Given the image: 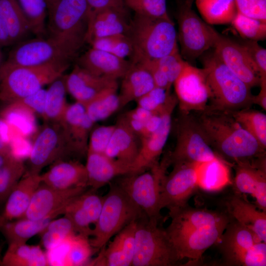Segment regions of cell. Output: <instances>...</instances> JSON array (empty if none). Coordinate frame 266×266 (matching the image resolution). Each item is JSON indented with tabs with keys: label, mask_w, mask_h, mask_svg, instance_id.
Wrapping results in <instances>:
<instances>
[{
	"label": "cell",
	"mask_w": 266,
	"mask_h": 266,
	"mask_svg": "<svg viewBox=\"0 0 266 266\" xmlns=\"http://www.w3.org/2000/svg\"><path fill=\"white\" fill-rule=\"evenodd\" d=\"M76 233L71 221L64 216L52 220L39 234L42 246L49 251L57 247Z\"/></svg>",
	"instance_id": "b9f144b4"
},
{
	"label": "cell",
	"mask_w": 266,
	"mask_h": 266,
	"mask_svg": "<svg viewBox=\"0 0 266 266\" xmlns=\"http://www.w3.org/2000/svg\"><path fill=\"white\" fill-rule=\"evenodd\" d=\"M66 248L61 265L88 266L91 256L96 252L90 244L89 237L79 233L69 238Z\"/></svg>",
	"instance_id": "ab89813d"
},
{
	"label": "cell",
	"mask_w": 266,
	"mask_h": 266,
	"mask_svg": "<svg viewBox=\"0 0 266 266\" xmlns=\"http://www.w3.org/2000/svg\"><path fill=\"white\" fill-rule=\"evenodd\" d=\"M234 188L240 193L251 195L255 205L266 212V169L252 163L234 165Z\"/></svg>",
	"instance_id": "484cf974"
},
{
	"label": "cell",
	"mask_w": 266,
	"mask_h": 266,
	"mask_svg": "<svg viewBox=\"0 0 266 266\" xmlns=\"http://www.w3.org/2000/svg\"><path fill=\"white\" fill-rule=\"evenodd\" d=\"M127 35L132 44L133 63L157 60L178 47L170 17L151 18L134 14Z\"/></svg>",
	"instance_id": "3957f363"
},
{
	"label": "cell",
	"mask_w": 266,
	"mask_h": 266,
	"mask_svg": "<svg viewBox=\"0 0 266 266\" xmlns=\"http://www.w3.org/2000/svg\"><path fill=\"white\" fill-rule=\"evenodd\" d=\"M12 44L6 26L0 16V50Z\"/></svg>",
	"instance_id": "91938a15"
},
{
	"label": "cell",
	"mask_w": 266,
	"mask_h": 266,
	"mask_svg": "<svg viewBox=\"0 0 266 266\" xmlns=\"http://www.w3.org/2000/svg\"><path fill=\"white\" fill-rule=\"evenodd\" d=\"M230 112L240 125L258 141L263 148L266 149V114L249 108Z\"/></svg>",
	"instance_id": "60d3db41"
},
{
	"label": "cell",
	"mask_w": 266,
	"mask_h": 266,
	"mask_svg": "<svg viewBox=\"0 0 266 266\" xmlns=\"http://www.w3.org/2000/svg\"><path fill=\"white\" fill-rule=\"evenodd\" d=\"M55 217L40 220L22 218L6 222L0 226V230L9 243H26L33 236L40 233Z\"/></svg>",
	"instance_id": "e575fe53"
},
{
	"label": "cell",
	"mask_w": 266,
	"mask_h": 266,
	"mask_svg": "<svg viewBox=\"0 0 266 266\" xmlns=\"http://www.w3.org/2000/svg\"><path fill=\"white\" fill-rule=\"evenodd\" d=\"M66 84L67 92L83 105L102 91L118 86L117 80L95 75L77 64L66 75Z\"/></svg>",
	"instance_id": "7402d4cb"
},
{
	"label": "cell",
	"mask_w": 266,
	"mask_h": 266,
	"mask_svg": "<svg viewBox=\"0 0 266 266\" xmlns=\"http://www.w3.org/2000/svg\"><path fill=\"white\" fill-rule=\"evenodd\" d=\"M89 8V16L107 8L126 9L123 0H86Z\"/></svg>",
	"instance_id": "6f0895ef"
},
{
	"label": "cell",
	"mask_w": 266,
	"mask_h": 266,
	"mask_svg": "<svg viewBox=\"0 0 266 266\" xmlns=\"http://www.w3.org/2000/svg\"><path fill=\"white\" fill-rule=\"evenodd\" d=\"M4 55L1 50H0V68L4 62Z\"/></svg>",
	"instance_id": "be15d7a7"
},
{
	"label": "cell",
	"mask_w": 266,
	"mask_h": 266,
	"mask_svg": "<svg viewBox=\"0 0 266 266\" xmlns=\"http://www.w3.org/2000/svg\"><path fill=\"white\" fill-rule=\"evenodd\" d=\"M193 1L187 0L177 17V41L180 54L193 61L213 48L215 30L201 19L192 8Z\"/></svg>",
	"instance_id": "4fadbf2b"
},
{
	"label": "cell",
	"mask_w": 266,
	"mask_h": 266,
	"mask_svg": "<svg viewBox=\"0 0 266 266\" xmlns=\"http://www.w3.org/2000/svg\"><path fill=\"white\" fill-rule=\"evenodd\" d=\"M201 113L197 119L210 145L232 166L266 156V149L230 112L206 109Z\"/></svg>",
	"instance_id": "7a4b0ae2"
},
{
	"label": "cell",
	"mask_w": 266,
	"mask_h": 266,
	"mask_svg": "<svg viewBox=\"0 0 266 266\" xmlns=\"http://www.w3.org/2000/svg\"><path fill=\"white\" fill-rule=\"evenodd\" d=\"M86 189L87 187H76L61 189L41 182L33 196L24 217L32 220H40L50 216L55 218L64 214L66 205Z\"/></svg>",
	"instance_id": "ac0fdd59"
},
{
	"label": "cell",
	"mask_w": 266,
	"mask_h": 266,
	"mask_svg": "<svg viewBox=\"0 0 266 266\" xmlns=\"http://www.w3.org/2000/svg\"><path fill=\"white\" fill-rule=\"evenodd\" d=\"M0 68V76L18 66H42L53 63L70 62L78 51L52 37H38L17 43Z\"/></svg>",
	"instance_id": "30bf717a"
},
{
	"label": "cell",
	"mask_w": 266,
	"mask_h": 266,
	"mask_svg": "<svg viewBox=\"0 0 266 266\" xmlns=\"http://www.w3.org/2000/svg\"><path fill=\"white\" fill-rule=\"evenodd\" d=\"M0 16L12 44L25 40L32 33L29 22L17 0H0Z\"/></svg>",
	"instance_id": "836d02e7"
},
{
	"label": "cell",
	"mask_w": 266,
	"mask_h": 266,
	"mask_svg": "<svg viewBox=\"0 0 266 266\" xmlns=\"http://www.w3.org/2000/svg\"><path fill=\"white\" fill-rule=\"evenodd\" d=\"M67 155L66 144L60 124L45 122L31 146L26 172L40 174L44 167Z\"/></svg>",
	"instance_id": "5bb4252c"
},
{
	"label": "cell",
	"mask_w": 266,
	"mask_h": 266,
	"mask_svg": "<svg viewBox=\"0 0 266 266\" xmlns=\"http://www.w3.org/2000/svg\"><path fill=\"white\" fill-rule=\"evenodd\" d=\"M24 13L32 33L38 37L47 33L46 18L47 6L45 0H17Z\"/></svg>",
	"instance_id": "ee69618b"
},
{
	"label": "cell",
	"mask_w": 266,
	"mask_h": 266,
	"mask_svg": "<svg viewBox=\"0 0 266 266\" xmlns=\"http://www.w3.org/2000/svg\"><path fill=\"white\" fill-rule=\"evenodd\" d=\"M260 91L258 95L253 96L252 104H255L266 110V79L261 80Z\"/></svg>",
	"instance_id": "680465c9"
},
{
	"label": "cell",
	"mask_w": 266,
	"mask_h": 266,
	"mask_svg": "<svg viewBox=\"0 0 266 266\" xmlns=\"http://www.w3.org/2000/svg\"><path fill=\"white\" fill-rule=\"evenodd\" d=\"M13 155L11 150L0 151V167L7 162Z\"/></svg>",
	"instance_id": "94428289"
},
{
	"label": "cell",
	"mask_w": 266,
	"mask_h": 266,
	"mask_svg": "<svg viewBox=\"0 0 266 266\" xmlns=\"http://www.w3.org/2000/svg\"><path fill=\"white\" fill-rule=\"evenodd\" d=\"M68 63L12 68L0 76V101L6 105L35 93L64 74Z\"/></svg>",
	"instance_id": "52a82bcc"
},
{
	"label": "cell",
	"mask_w": 266,
	"mask_h": 266,
	"mask_svg": "<svg viewBox=\"0 0 266 266\" xmlns=\"http://www.w3.org/2000/svg\"><path fill=\"white\" fill-rule=\"evenodd\" d=\"M118 93L120 108L136 100L153 88L155 85L149 71L138 63H132L122 78Z\"/></svg>",
	"instance_id": "f546056e"
},
{
	"label": "cell",
	"mask_w": 266,
	"mask_h": 266,
	"mask_svg": "<svg viewBox=\"0 0 266 266\" xmlns=\"http://www.w3.org/2000/svg\"><path fill=\"white\" fill-rule=\"evenodd\" d=\"M196 163H177L173 165L170 173L163 178L161 187V207L169 212L187 205L189 198L198 186Z\"/></svg>",
	"instance_id": "9a60e30c"
},
{
	"label": "cell",
	"mask_w": 266,
	"mask_h": 266,
	"mask_svg": "<svg viewBox=\"0 0 266 266\" xmlns=\"http://www.w3.org/2000/svg\"><path fill=\"white\" fill-rule=\"evenodd\" d=\"M26 170V166L22 159L14 155L0 167V205L4 203Z\"/></svg>",
	"instance_id": "7bdbcfd3"
},
{
	"label": "cell",
	"mask_w": 266,
	"mask_h": 266,
	"mask_svg": "<svg viewBox=\"0 0 266 266\" xmlns=\"http://www.w3.org/2000/svg\"><path fill=\"white\" fill-rule=\"evenodd\" d=\"M41 183L40 174L25 172L4 203L0 215V226L6 222L24 217L33 196Z\"/></svg>",
	"instance_id": "cb8c5ba5"
},
{
	"label": "cell",
	"mask_w": 266,
	"mask_h": 266,
	"mask_svg": "<svg viewBox=\"0 0 266 266\" xmlns=\"http://www.w3.org/2000/svg\"><path fill=\"white\" fill-rule=\"evenodd\" d=\"M131 64L126 59L91 47L78 58L77 64L95 75L117 80Z\"/></svg>",
	"instance_id": "d4e9b609"
},
{
	"label": "cell",
	"mask_w": 266,
	"mask_h": 266,
	"mask_svg": "<svg viewBox=\"0 0 266 266\" xmlns=\"http://www.w3.org/2000/svg\"><path fill=\"white\" fill-rule=\"evenodd\" d=\"M46 97V90L41 89L16 101L25 106L35 114L43 118Z\"/></svg>",
	"instance_id": "9f6ffc18"
},
{
	"label": "cell",
	"mask_w": 266,
	"mask_h": 266,
	"mask_svg": "<svg viewBox=\"0 0 266 266\" xmlns=\"http://www.w3.org/2000/svg\"><path fill=\"white\" fill-rule=\"evenodd\" d=\"M203 20L210 25L231 24L237 9L234 0H195Z\"/></svg>",
	"instance_id": "d590c367"
},
{
	"label": "cell",
	"mask_w": 266,
	"mask_h": 266,
	"mask_svg": "<svg viewBox=\"0 0 266 266\" xmlns=\"http://www.w3.org/2000/svg\"><path fill=\"white\" fill-rule=\"evenodd\" d=\"M40 176L42 183L55 188L88 187L85 166L78 161H57Z\"/></svg>",
	"instance_id": "4316f807"
},
{
	"label": "cell",
	"mask_w": 266,
	"mask_h": 266,
	"mask_svg": "<svg viewBox=\"0 0 266 266\" xmlns=\"http://www.w3.org/2000/svg\"><path fill=\"white\" fill-rule=\"evenodd\" d=\"M86 158L87 186L94 190L109 183L115 177L131 173V165L104 154L87 151Z\"/></svg>",
	"instance_id": "603a6c76"
},
{
	"label": "cell",
	"mask_w": 266,
	"mask_h": 266,
	"mask_svg": "<svg viewBox=\"0 0 266 266\" xmlns=\"http://www.w3.org/2000/svg\"><path fill=\"white\" fill-rule=\"evenodd\" d=\"M11 150L10 147L7 145L6 143L2 138L0 134V151H5Z\"/></svg>",
	"instance_id": "6125c7cd"
},
{
	"label": "cell",
	"mask_w": 266,
	"mask_h": 266,
	"mask_svg": "<svg viewBox=\"0 0 266 266\" xmlns=\"http://www.w3.org/2000/svg\"><path fill=\"white\" fill-rule=\"evenodd\" d=\"M228 206L230 214L236 221L266 243V212L237 195L230 200Z\"/></svg>",
	"instance_id": "4dcf8cb0"
},
{
	"label": "cell",
	"mask_w": 266,
	"mask_h": 266,
	"mask_svg": "<svg viewBox=\"0 0 266 266\" xmlns=\"http://www.w3.org/2000/svg\"><path fill=\"white\" fill-rule=\"evenodd\" d=\"M125 6L135 14L151 18L169 17L166 0H123Z\"/></svg>",
	"instance_id": "7dc6e473"
},
{
	"label": "cell",
	"mask_w": 266,
	"mask_h": 266,
	"mask_svg": "<svg viewBox=\"0 0 266 266\" xmlns=\"http://www.w3.org/2000/svg\"><path fill=\"white\" fill-rule=\"evenodd\" d=\"M173 85L181 114L201 112L206 109L210 95L202 68L188 62Z\"/></svg>",
	"instance_id": "2e32d148"
},
{
	"label": "cell",
	"mask_w": 266,
	"mask_h": 266,
	"mask_svg": "<svg viewBox=\"0 0 266 266\" xmlns=\"http://www.w3.org/2000/svg\"><path fill=\"white\" fill-rule=\"evenodd\" d=\"M104 154L131 165L137 157L140 146L137 134L128 123L124 116L117 120Z\"/></svg>",
	"instance_id": "83f0119b"
},
{
	"label": "cell",
	"mask_w": 266,
	"mask_h": 266,
	"mask_svg": "<svg viewBox=\"0 0 266 266\" xmlns=\"http://www.w3.org/2000/svg\"><path fill=\"white\" fill-rule=\"evenodd\" d=\"M6 105L1 117L7 124L16 128L25 137L35 133L36 123L34 113L18 101Z\"/></svg>",
	"instance_id": "f35d334b"
},
{
	"label": "cell",
	"mask_w": 266,
	"mask_h": 266,
	"mask_svg": "<svg viewBox=\"0 0 266 266\" xmlns=\"http://www.w3.org/2000/svg\"><path fill=\"white\" fill-rule=\"evenodd\" d=\"M60 124L68 155H86L90 134L95 123L89 117L84 105L76 101L68 104Z\"/></svg>",
	"instance_id": "ffe728a7"
},
{
	"label": "cell",
	"mask_w": 266,
	"mask_h": 266,
	"mask_svg": "<svg viewBox=\"0 0 266 266\" xmlns=\"http://www.w3.org/2000/svg\"><path fill=\"white\" fill-rule=\"evenodd\" d=\"M126 9L107 8L89 16L87 42L93 39L119 34H127L130 23Z\"/></svg>",
	"instance_id": "f1b7e54d"
},
{
	"label": "cell",
	"mask_w": 266,
	"mask_h": 266,
	"mask_svg": "<svg viewBox=\"0 0 266 266\" xmlns=\"http://www.w3.org/2000/svg\"></svg>",
	"instance_id": "003e7915"
},
{
	"label": "cell",
	"mask_w": 266,
	"mask_h": 266,
	"mask_svg": "<svg viewBox=\"0 0 266 266\" xmlns=\"http://www.w3.org/2000/svg\"><path fill=\"white\" fill-rule=\"evenodd\" d=\"M231 24L239 34L246 40L260 41L266 38V22L237 12Z\"/></svg>",
	"instance_id": "bcb514c9"
},
{
	"label": "cell",
	"mask_w": 266,
	"mask_h": 266,
	"mask_svg": "<svg viewBox=\"0 0 266 266\" xmlns=\"http://www.w3.org/2000/svg\"><path fill=\"white\" fill-rule=\"evenodd\" d=\"M118 86L107 88L96 95L84 106L94 123L106 119L120 108Z\"/></svg>",
	"instance_id": "74e56055"
},
{
	"label": "cell",
	"mask_w": 266,
	"mask_h": 266,
	"mask_svg": "<svg viewBox=\"0 0 266 266\" xmlns=\"http://www.w3.org/2000/svg\"><path fill=\"white\" fill-rule=\"evenodd\" d=\"M158 223L145 216L136 221L132 266H172L179 261L165 229Z\"/></svg>",
	"instance_id": "9c48e42d"
},
{
	"label": "cell",
	"mask_w": 266,
	"mask_h": 266,
	"mask_svg": "<svg viewBox=\"0 0 266 266\" xmlns=\"http://www.w3.org/2000/svg\"><path fill=\"white\" fill-rule=\"evenodd\" d=\"M145 216L116 183L110 184L103 197L102 206L89 241L98 251L110 239L131 223Z\"/></svg>",
	"instance_id": "5b68a950"
},
{
	"label": "cell",
	"mask_w": 266,
	"mask_h": 266,
	"mask_svg": "<svg viewBox=\"0 0 266 266\" xmlns=\"http://www.w3.org/2000/svg\"><path fill=\"white\" fill-rule=\"evenodd\" d=\"M177 103L175 95L170 94L163 107L159 127L149 135L140 138L139 151L132 164L131 174L144 171L158 162L170 133L172 114Z\"/></svg>",
	"instance_id": "e0dca14e"
},
{
	"label": "cell",
	"mask_w": 266,
	"mask_h": 266,
	"mask_svg": "<svg viewBox=\"0 0 266 266\" xmlns=\"http://www.w3.org/2000/svg\"><path fill=\"white\" fill-rule=\"evenodd\" d=\"M171 222L165 229L180 260H200L216 244L231 220L223 212L192 208L188 205L169 212Z\"/></svg>",
	"instance_id": "6da1fadb"
},
{
	"label": "cell",
	"mask_w": 266,
	"mask_h": 266,
	"mask_svg": "<svg viewBox=\"0 0 266 266\" xmlns=\"http://www.w3.org/2000/svg\"><path fill=\"white\" fill-rule=\"evenodd\" d=\"M91 47L110 53L126 59L132 56L133 48L131 41L126 34L112 35L93 39Z\"/></svg>",
	"instance_id": "f6af8a7d"
},
{
	"label": "cell",
	"mask_w": 266,
	"mask_h": 266,
	"mask_svg": "<svg viewBox=\"0 0 266 266\" xmlns=\"http://www.w3.org/2000/svg\"><path fill=\"white\" fill-rule=\"evenodd\" d=\"M168 157L148 171L121 176L115 183L128 195L149 220L159 222L162 181L170 165Z\"/></svg>",
	"instance_id": "ba28073f"
},
{
	"label": "cell",
	"mask_w": 266,
	"mask_h": 266,
	"mask_svg": "<svg viewBox=\"0 0 266 266\" xmlns=\"http://www.w3.org/2000/svg\"><path fill=\"white\" fill-rule=\"evenodd\" d=\"M213 49L221 61L251 88L260 86L261 77L239 42L215 30Z\"/></svg>",
	"instance_id": "d6986e66"
},
{
	"label": "cell",
	"mask_w": 266,
	"mask_h": 266,
	"mask_svg": "<svg viewBox=\"0 0 266 266\" xmlns=\"http://www.w3.org/2000/svg\"><path fill=\"white\" fill-rule=\"evenodd\" d=\"M115 128V125L93 128L89 138L88 151L104 154Z\"/></svg>",
	"instance_id": "db71d44e"
},
{
	"label": "cell",
	"mask_w": 266,
	"mask_h": 266,
	"mask_svg": "<svg viewBox=\"0 0 266 266\" xmlns=\"http://www.w3.org/2000/svg\"><path fill=\"white\" fill-rule=\"evenodd\" d=\"M56 0H45L47 8L49 7Z\"/></svg>",
	"instance_id": "e7e4bbea"
},
{
	"label": "cell",
	"mask_w": 266,
	"mask_h": 266,
	"mask_svg": "<svg viewBox=\"0 0 266 266\" xmlns=\"http://www.w3.org/2000/svg\"><path fill=\"white\" fill-rule=\"evenodd\" d=\"M76 197L66 205L63 214L71 221L77 233L90 237L92 223L87 214L76 202Z\"/></svg>",
	"instance_id": "681fc988"
},
{
	"label": "cell",
	"mask_w": 266,
	"mask_h": 266,
	"mask_svg": "<svg viewBox=\"0 0 266 266\" xmlns=\"http://www.w3.org/2000/svg\"><path fill=\"white\" fill-rule=\"evenodd\" d=\"M170 94V90L155 86L135 100L137 106L150 111H158L162 108Z\"/></svg>",
	"instance_id": "816d5d0a"
},
{
	"label": "cell",
	"mask_w": 266,
	"mask_h": 266,
	"mask_svg": "<svg viewBox=\"0 0 266 266\" xmlns=\"http://www.w3.org/2000/svg\"><path fill=\"white\" fill-rule=\"evenodd\" d=\"M154 61L171 86L188 63L184 60L178 47L170 53Z\"/></svg>",
	"instance_id": "c3c4849f"
},
{
	"label": "cell",
	"mask_w": 266,
	"mask_h": 266,
	"mask_svg": "<svg viewBox=\"0 0 266 266\" xmlns=\"http://www.w3.org/2000/svg\"><path fill=\"white\" fill-rule=\"evenodd\" d=\"M216 244L227 266L266 265V243L235 220L230 221Z\"/></svg>",
	"instance_id": "8fae6325"
},
{
	"label": "cell",
	"mask_w": 266,
	"mask_h": 266,
	"mask_svg": "<svg viewBox=\"0 0 266 266\" xmlns=\"http://www.w3.org/2000/svg\"><path fill=\"white\" fill-rule=\"evenodd\" d=\"M0 262H1V260H0Z\"/></svg>",
	"instance_id": "03108f58"
},
{
	"label": "cell",
	"mask_w": 266,
	"mask_h": 266,
	"mask_svg": "<svg viewBox=\"0 0 266 266\" xmlns=\"http://www.w3.org/2000/svg\"><path fill=\"white\" fill-rule=\"evenodd\" d=\"M229 163L218 155L213 160L199 165L198 186L208 191L221 189L231 182Z\"/></svg>",
	"instance_id": "1f68e13d"
},
{
	"label": "cell",
	"mask_w": 266,
	"mask_h": 266,
	"mask_svg": "<svg viewBox=\"0 0 266 266\" xmlns=\"http://www.w3.org/2000/svg\"><path fill=\"white\" fill-rule=\"evenodd\" d=\"M3 266H49L47 254L39 245L9 243L0 262Z\"/></svg>",
	"instance_id": "d6a6232c"
},
{
	"label": "cell",
	"mask_w": 266,
	"mask_h": 266,
	"mask_svg": "<svg viewBox=\"0 0 266 266\" xmlns=\"http://www.w3.org/2000/svg\"><path fill=\"white\" fill-rule=\"evenodd\" d=\"M210 91L211 105L206 109L233 111L252 104L251 88L232 71L214 51L202 59Z\"/></svg>",
	"instance_id": "277c9868"
},
{
	"label": "cell",
	"mask_w": 266,
	"mask_h": 266,
	"mask_svg": "<svg viewBox=\"0 0 266 266\" xmlns=\"http://www.w3.org/2000/svg\"><path fill=\"white\" fill-rule=\"evenodd\" d=\"M261 77L266 79V49L257 41L246 40L240 43Z\"/></svg>",
	"instance_id": "f5cc1de1"
},
{
	"label": "cell",
	"mask_w": 266,
	"mask_h": 266,
	"mask_svg": "<svg viewBox=\"0 0 266 266\" xmlns=\"http://www.w3.org/2000/svg\"><path fill=\"white\" fill-rule=\"evenodd\" d=\"M89 14L86 0H56L47 8V33L79 52L87 42Z\"/></svg>",
	"instance_id": "8992f818"
},
{
	"label": "cell",
	"mask_w": 266,
	"mask_h": 266,
	"mask_svg": "<svg viewBox=\"0 0 266 266\" xmlns=\"http://www.w3.org/2000/svg\"><path fill=\"white\" fill-rule=\"evenodd\" d=\"M177 125L176 143L168 156L170 165L200 164L218 156L207 141L197 118L190 114H181Z\"/></svg>",
	"instance_id": "7c38bea8"
},
{
	"label": "cell",
	"mask_w": 266,
	"mask_h": 266,
	"mask_svg": "<svg viewBox=\"0 0 266 266\" xmlns=\"http://www.w3.org/2000/svg\"><path fill=\"white\" fill-rule=\"evenodd\" d=\"M97 191L91 189L77 196L75 200L88 216L92 224H96L100 213L103 197H100Z\"/></svg>",
	"instance_id": "f907efd6"
},
{
	"label": "cell",
	"mask_w": 266,
	"mask_h": 266,
	"mask_svg": "<svg viewBox=\"0 0 266 266\" xmlns=\"http://www.w3.org/2000/svg\"><path fill=\"white\" fill-rule=\"evenodd\" d=\"M136 221L116 233L112 240L107 243V246L100 250L98 256L90 261L88 266H132L135 249Z\"/></svg>",
	"instance_id": "44dd1931"
},
{
	"label": "cell",
	"mask_w": 266,
	"mask_h": 266,
	"mask_svg": "<svg viewBox=\"0 0 266 266\" xmlns=\"http://www.w3.org/2000/svg\"><path fill=\"white\" fill-rule=\"evenodd\" d=\"M46 90L45 107L43 119L45 122L60 123L68 105L66 75L53 81Z\"/></svg>",
	"instance_id": "8d00e7d4"
},
{
	"label": "cell",
	"mask_w": 266,
	"mask_h": 266,
	"mask_svg": "<svg viewBox=\"0 0 266 266\" xmlns=\"http://www.w3.org/2000/svg\"><path fill=\"white\" fill-rule=\"evenodd\" d=\"M237 12L266 22V0H234Z\"/></svg>",
	"instance_id": "11a10c76"
}]
</instances>
